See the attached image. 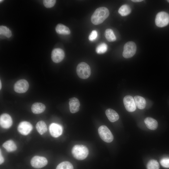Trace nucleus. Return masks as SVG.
<instances>
[{
  "instance_id": "nucleus-30",
  "label": "nucleus",
  "mask_w": 169,
  "mask_h": 169,
  "mask_svg": "<svg viewBox=\"0 0 169 169\" xmlns=\"http://www.w3.org/2000/svg\"><path fill=\"white\" fill-rule=\"evenodd\" d=\"M98 33L95 30H93L89 37V39L90 41L95 40L97 38Z\"/></svg>"
},
{
  "instance_id": "nucleus-33",
  "label": "nucleus",
  "mask_w": 169,
  "mask_h": 169,
  "mask_svg": "<svg viewBox=\"0 0 169 169\" xmlns=\"http://www.w3.org/2000/svg\"><path fill=\"white\" fill-rule=\"evenodd\" d=\"M2 87V84L1 81H0V89L1 90Z\"/></svg>"
},
{
  "instance_id": "nucleus-9",
  "label": "nucleus",
  "mask_w": 169,
  "mask_h": 169,
  "mask_svg": "<svg viewBox=\"0 0 169 169\" xmlns=\"http://www.w3.org/2000/svg\"><path fill=\"white\" fill-rule=\"evenodd\" d=\"M33 129L32 125L26 121L21 122L18 127V131L22 135H27L32 131Z\"/></svg>"
},
{
  "instance_id": "nucleus-10",
  "label": "nucleus",
  "mask_w": 169,
  "mask_h": 169,
  "mask_svg": "<svg viewBox=\"0 0 169 169\" xmlns=\"http://www.w3.org/2000/svg\"><path fill=\"white\" fill-rule=\"evenodd\" d=\"M123 103L126 110L130 112H132L135 110L136 106L134 99L130 95H126L123 99Z\"/></svg>"
},
{
  "instance_id": "nucleus-29",
  "label": "nucleus",
  "mask_w": 169,
  "mask_h": 169,
  "mask_svg": "<svg viewBox=\"0 0 169 169\" xmlns=\"http://www.w3.org/2000/svg\"><path fill=\"white\" fill-rule=\"evenodd\" d=\"M162 166L165 168H169V158H164L160 161Z\"/></svg>"
},
{
  "instance_id": "nucleus-28",
  "label": "nucleus",
  "mask_w": 169,
  "mask_h": 169,
  "mask_svg": "<svg viewBox=\"0 0 169 169\" xmlns=\"http://www.w3.org/2000/svg\"><path fill=\"white\" fill-rule=\"evenodd\" d=\"M56 2L55 0H44L43 1V3L45 7L51 8L54 5Z\"/></svg>"
},
{
  "instance_id": "nucleus-26",
  "label": "nucleus",
  "mask_w": 169,
  "mask_h": 169,
  "mask_svg": "<svg viewBox=\"0 0 169 169\" xmlns=\"http://www.w3.org/2000/svg\"><path fill=\"white\" fill-rule=\"evenodd\" d=\"M0 34L7 38H9L12 35L11 30L6 27L3 26L0 27Z\"/></svg>"
},
{
  "instance_id": "nucleus-35",
  "label": "nucleus",
  "mask_w": 169,
  "mask_h": 169,
  "mask_svg": "<svg viewBox=\"0 0 169 169\" xmlns=\"http://www.w3.org/2000/svg\"><path fill=\"white\" fill-rule=\"evenodd\" d=\"M167 2L169 3V0H167Z\"/></svg>"
},
{
  "instance_id": "nucleus-1",
  "label": "nucleus",
  "mask_w": 169,
  "mask_h": 169,
  "mask_svg": "<svg viewBox=\"0 0 169 169\" xmlns=\"http://www.w3.org/2000/svg\"><path fill=\"white\" fill-rule=\"evenodd\" d=\"M109 12L106 7H102L96 9L91 16V20L94 25L103 23L109 16Z\"/></svg>"
},
{
  "instance_id": "nucleus-31",
  "label": "nucleus",
  "mask_w": 169,
  "mask_h": 169,
  "mask_svg": "<svg viewBox=\"0 0 169 169\" xmlns=\"http://www.w3.org/2000/svg\"><path fill=\"white\" fill-rule=\"evenodd\" d=\"M0 164H1L4 161V159L3 156H2L1 149H0Z\"/></svg>"
},
{
  "instance_id": "nucleus-8",
  "label": "nucleus",
  "mask_w": 169,
  "mask_h": 169,
  "mask_svg": "<svg viewBox=\"0 0 169 169\" xmlns=\"http://www.w3.org/2000/svg\"><path fill=\"white\" fill-rule=\"evenodd\" d=\"M29 86L28 83L26 80L21 79L15 83L14 85V90L18 93H24L27 91Z\"/></svg>"
},
{
  "instance_id": "nucleus-27",
  "label": "nucleus",
  "mask_w": 169,
  "mask_h": 169,
  "mask_svg": "<svg viewBox=\"0 0 169 169\" xmlns=\"http://www.w3.org/2000/svg\"><path fill=\"white\" fill-rule=\"evenodd\" d=\"M147 169H159V165L158 162L155 160L150 161L147 165Z\"/></svg>"
},
{
  "instance_id": "nucleus-21",
  "label": "nucleus",
  "mask_w": 169,
  "mask_h": 169,
  "mask_svg": "<svg viewBox=\"0 0 169 169\" xmlns=\"http://www.w3.org/2000/svg\"><path fill=\"white\" fill-rule=\"evenodd\" d=\"M36 127L37 131L41 135L45 133L47 131L46 124L42 120L38 121L37 123Z\"/></svg>"
},
{
  "instance_id": "nucleus-20",
  "label": "nucleus",
  "mask_w": 169,
  "mask_h": 169,
  "mask_svg": "<svg viewBox=\"0 0 169 169\" xmlns=\"http://www.w3.org/2000/svg\"><path fill=\"white\" fill-rule=\"evenodd\" d=\"M3 147L8 152L15 151L17 148L14 142L12 140L7 141L3 144Z\"/></svg>"
},
{
  "instance_id": "nucleus-5",
  "label": "nucleus",
  "mask_w": 169,
  "mask_h": 169,
  "mask_svg": "<svg viewBox=\"0 0 169 169\" xmlns=\"http://www.w3.org/2000/svg\"><path fill=\"white\" fill-rule=\"evenodd\" d=\"M136 50L135 43L132 41L128 42L124 46L123 56L125 58H130L135 54Z\"/></svg>"
},
{
  "instance_id": "nucleus-18",
  "label": "nucleus",
  "mask_w": 169,
  "mask_h": 169,
  "mask_svg": "<svg viewBox=\"0 0 169 169\" xmlns=\"http://www.w3.org/2000/svg\"><path fill=\"white\" fill-rule=\"evenodd\" d=\"M134 99L135 105L138 108L143 109L145 107L146 101L144 98L136 95L134 97Z\"/></svg>"
},
{
  "instance_id": "nucleus-34",
  "label": "nucleus",
  "mask_w": 169,
  "mask_h": 169,
  "mask_svg": "<svg viewBox=\"0 0 169 169\" xmlns=\"http://www.w3.org/2000/svg\"><path fill=\"white\" fill-rule=\"evenodd\" d=\"M3 1V0H0V3H1V2H2Z\"/></svg>"
},
{
  "instance_id": "nucleus-14",
  "label": "nucleus",
  "mask_w": 169,
  "mask_h": 169,
  "mask_svg": "<svg viewBox=\"0 0 169 169\" xmlns=\"http://www.w3.org/2000/svg\"><path fill=\"white\" fill-rule=\"evenodd\" d=\"M69 108L70 112L74 113L77 112L79 110L80 103L78 99L73 97L69 99Z\"/></svg>"
},
{
  "instance_id": "nucleus-32",
  "label": "nucleus",
  "mask_w": 169,
  "mask_h": 169,
  "mask_svg": "<svg viewBox=\"0 0 169 169\" xmlns=\"http://www.w3.org/2000/svg\"><path fill=\"white\" fill-rule=\"evenodd\" d=\"M132 1L134 2H139L143 1V0H132Z\"/></svg>"
},
{
  "instance_id": "nucleus-19",
  "label": "nucleus",
  "mask_w": 169,
  "mask_h": 169,
  "mask_svg": "<svg viewBox=\"0 0 169 169\" xmlns=\"http://www.w3.org/2000/svg\"><path fill=\"white\" fill-rule=\"evenodd\" d=\"M55 30L59 34L63 35H69L70 33L69 28L62 24H58L56 26Z\"/></svg>"
},
{
  "instance_id": "nucleus-6",
  "label": "nucleus",
  "mask_w": 169,
  "mask_h": 169,
  "mask_svg": "<svg viewBox=\"0 0 169 169\" xmlns=\"http://www.w3.org/2000/svg\"><path fill=\"white\" fill-rule=\"evenodd\" d=\"M155 22L158 27H163L169 23V15L166 12H161L158 13L156 17Z\"/></svg>"
},
{
  "instance_id": "nucleus-12",
  "label": "nucleus",
  "mask_w": 169,
  "mask_h": 169,
  "mask_svg": "<svg viewBox=\"0 0 169 169\" xmlns=\"http://www.w3.org/2000/svg\"><path fill=\"white\" fill-rule=\"evenodd\" d=\"M13 121L11 116L8 114L4 113L0 116V126L4 129H8L12 125Z\"/></svg>"
},
{
  "instance_id": "nucleus-22",
  "label": "nucleus",
  "mask_w": 169,
  "mask_h": 169,
  "mask_svg": "<svg viewBox=\"0 0 169 169\" xmlns=\"http://www.w3.org/2000/svg\"><path fill=\"white\" fill-rule=\"evenodd\" d=\"M131 12L130 7L127 4L122 6L118 10L119 13L122 16H126L129 14Z\"/></svg>"
},
{
  "instance_id": "nucleus-16",
  "label": "nucleus",
  "mask_w": 169,
  "mask_h": 169,
  "mask_svg": "<svg viewBox=\"0 0 169 169\" xmlns=\"http://www.w3.org/2000/svg\"><path fill=\"white\" fill-rule=\"evenodd\" d=\"M45 106L43 104L36 102L33 104L31 107L32 112L35 114H39L43 112L45 109Z\"/></svg>"
},
{
  "instance_id": "nucleus-7",
  "label": "nucleus",
  "mask_w": 169,
  "mask_h": 169,
  "mask_svg": "<svg viewBox=\"0 0 169 169\" xmlns=\"http://www.w3.org/2000/svg\"><path fill=\"white\" fill-rule=\"evenodd\" d=\"M47 159L44 157L39 156H35L31 160V164L32 167L35 168H41L48 164Z\"/></svg>"
},
{
  "instance_id": "nucleus-11",
  "label": "nucleus",
  "mask_w": 169,
  "mask_h": 169,
  "mask_svg": "<svg viewBox=\"0 0 169 169\" xmlns=\"http://www.w3.org/2000/svg\"><path fill=\"white\" fill-rule=\"evenodd\" d=\"M64 50L60 48L54 49L51 53V59L54 63H58L61 62L64 57Z\"/></svg>"
},
{
  "instance_id": "nucleus-2",
  "label": "nucleus",
  "mask_w": 169,
  "mask_h": 169,
  "mask_svg": "<svg viewBox=\"0 0 169 169\" xmlns=\"http://www.w3.org/2000/svg\"><path fill=\"white\" fill-rule=\"evenodd\" d=\"M71 152L74 158L78 160H83L87 156L89 150L85 146L76 145L73 147Z\"/></svg>"
},
{
  "instance_id": "nucleus-17",
  "label": "nucleus",
  "mask_w": 169,
  "mask_h": 169,
  "mask_svg": "<svg viewBox=\"0 0 169 169\" xmlns=\"http://www.w3.org/2000/svg\"><path fill=\"white\" fill-rule=\"evenodd\" d=\"M144 122L146 127L150 130H155L157 127V122L152 118L146 117L144 120Z\"/></svg>"
},
{
  "instance_id": "nucleus-13",
  "label": "nucleus",
  "mask_w": 169,
  "mask_h": 169,
  "mask_svg": "<svg viewBox=\"0 0 169 169\" xmlns=\"http://www.w3.org/2000/svg\"><path fill=\"white\" fill-rule=\"evenodd\" d=\"M49 129L51 135L54 137H58L62 134V128L59 125L52 123L49 125Z\"/></svg>"
},
{
  "instance_id": "nucleus-3",
  "label": "nucleus",
  "mask_w": 169,
  "mask_h": 169,
  "mask_svg": "<svg viewBox=\"0 0 169 169\" xmlns=\"http://www.w3.org/2000/svg\"><path fill=\"white\" fill-rule=\"evenodd\" d=\"M76 72L78 76L80 78L86 79L90 75V68L88 64L84 62H82L77 65Z\"/></svg>"
},
{
  "instance_id": "nucleus-24",
  "label": "nucleus",
  "mask_w": 169,
  "mask_h": 169,
  "mask_svg": "<svg viewBox=\"0 0 169 169\" xmlns=\"http://www.w3.org/2000/svg\"><path fill=\"white\" fill-rule=\"evenodd\" d=\"M56 169H73V166L70 162L64 161L59 163Z\"/></svg>"
},
{
  "instance_id": "nucleus-4",
  "label": "nucleus",
  "mask_w": 169,
  "mask_h": 169,
  "mask_svg": "<svg viewBox=\"0 0 169 169\" xmlns=\"http://www.w3.org/2000/svg\"><path fill=\"white\" fill-rule=\"evenodd\" d=\"M98 132L100 138L105 142L110 143L113 141V136L106 126L102 125L100 126L98 128Z\"/></svg>"
},
{
  "instance_id": "nucleus-15",
  "label": "nucleus",
  "mask_w": 169,
  "mask_h": 169,
  "mask_svg": "<svg viewBox=\"0 0 169 169\" xmlns=\"http://www.w3.org/2000/svg\"><path fill=\"white\" fill-rule=\"evenodd\" d=\"M105 113L108 119L111 122H115L119 119L118 114L113 109H108L106 110Z\"/></svg>"
},
{
  "instance_id": "nucleus-25",
  "label": "nucleus",
  "mask_w": 169,
  "mask_h": 169,
  "mask_svg": "<svg viewBox=\"0 0 169 169\" xmlns=\"http://www.w3.org/2000/svg\"><path fill=\"white\" fill-rule=\"evenodd\" d=\"M107 45L105 43L99 44L96 49V52L98 54H102L105 53L107 50Z\"/></svg>"
},
{
  "instance_id": "nucleus-23",
  "label": "nucleus",
  "mask_w": 169,
  "mask_h": 169,
  "mask_svg": "<svg viewBox=\"0 0 169 169\" xmlns=\"http://www.w3.org/2000/svg\"><path fill=\"white\" fill-rule=\"evenodd\" d=\"M105 36L106 39L109 41L113 42L116 40V38L114 32L111 29L108 28L105 30Z\"/></svg>"
}]
</instances>
